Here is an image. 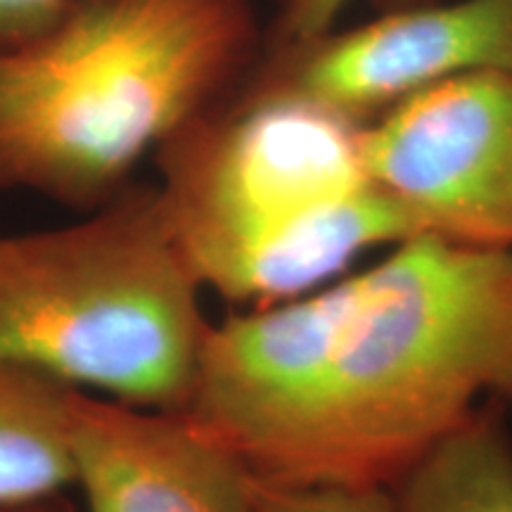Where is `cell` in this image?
Listing matches in <instances>:
<instances>
[{
    "label": "cell",
    "mask_w": 512,
    "mask_h": 512,
    "mask_svg": "<svg viewBox=\"0 0 512 512\" xmlns=\"http://www.w3.org/2000/svg\"><path fill=\"white\" fill-rule=\"evenodd\" d=\"M489 403L512 418V249L411 235L211 323L183 413L259 482L389 489Z\"/></svg>",
    "instance_id": "6da1fadb"
},
{
    "label": "cell",
    "mask_w": 512,
    "mask_h": 512,
    "mask_svg": "<svg viewBox=\"0 0 512 512\" xmlns=\"http://www.w3.org/2000/svg\"><path fill=\"white\" fill-rule=\"evenodd\" d=\"M266 46L254 0H72L0 50V190L93 211L228 100Z\"/></svg>",
    "instance_id": "7a4b0ae2"
},
{
    "label": "cell",
    "mask_w": 512,
    "mask_h": 512,
    "mask_svg": "<svg viewBox=\"0 0 512 512\" xmlns=\"http://www.w3.org/2000/svg\"><path fill=\"white\" fill-rule=\"evenodd\" d=\"M361 136L311 102L230 95L166 138L155 185L202 292L242 309L287 302L415 235L370 181Z\"/></svg>",
    "instance_id": "3957f363"
},
{
    "label": "cell",
    "mask_w": 512,
    "mask_h": 512,
    "mask_svg": "<svg viewBox=\"0 0 512 512\" xmlns=\"http://www.w3.org/2000/svg\"><path fill=\"white\" fill-rule=\"evenodd\" d=\"M209 328L157 185H128L64 226L0 235V361L178 411Z\"/></svg>",
    "instance_id": "277c9868"
},
{
    "label": "cell",
    "mask_w": 512,
    "mask_h": 512,
    "mask_svg": "<svg viewBox=\"0 0 512 512\" xmlns=\"http://www.w3.org/2000/svg\"><path fill=\"white\" fill-rule=\"evenodd\" d=\"M479 72H512V0H425L264 46L233 95L304 100L366 126L427 88Z\"/></svg>",
    "instance_id": "5b68a950"
},
{
    "label": "cell",
    "mask_w": 512,
    "mask_h": 512,
    "mask_svg": "<svg viewBox=\"0 0 512 512\" xmlns=\"http://www.w3.org/2000/svg\"><path fill=\"white\" fill-rule=\"evenodd\" d=\"M361 143L415 235L512 249V72L427 88L363 126Z\"/></svg>",
    "instance_id": "8992f818"
},
{
    "label": "cell",
    "mask_w": 512,
    "mask_h": 512,
    "mask_svg": "<svg viewBox=\"0 0 512 512\" xmlns=\"http://www.w3.org/2000/svg\"><path fill=\"white\" fill-rule=\"evenodd\" d=\"M83 512H256L254 477L178 411L69 394Z\"/></svg>",
    "instance_id": "52a82bcc"
},
{
    "label": "cell",
    "mask_w": 512,
    "mask_h": 512,
    "mask_svg": "<svg viewBox=\"0 0 512 512\" xmlns=\"http://www.w3.org/2000/svg\"><path fill=\"white\" fill-rule=\"evenodd\" d=\"M510 415L482 406L389 486L394 512H512Z\"/></svg>",
    "instance_id": "ba28073f"
},
{
    "label": "cell",
    "mask_w": 512,
    "mask_h": 512,
    "mask_svg": "<svg viewBox=\"0 0 512 512\" xmlns=\"http://www.w3.org/2000/svg\"><path fill=\"white\" fill-rule=\"evenodd\" d=\"M72 387L0 361V505L64 496L74 486Z\"/></svg>",
    "instance_id": "9c48e42d"
},
{
    "label": "cell",
    "mask_w": 512,
    "mask_h": 512,
    "mask_svg": "<svg viewBox=\"0 0 512 512\" xmlns=\"http://www.w3.org/2000/svg\"><path fill=\"white\" fill-rule=\"evenodd\" d=\"M256 512H394L389 489L287 486L254 479Z\"/></svg>",
    "instance_id": "30bf717a"
},
{
    "label": "cell",
    "mask_w": 512,
    "mask_h": 512,
    "mask_svg": "<svg viewBox=\"0 0 512 512\" xmlns=\"http://www.w3.org/2000/svg\"><path fill=\"white\" fill-rule=\"evenodd\" d=\"M354 0H280L273 22L266 27V46L304 41L337 27L339 17L347 12ZM384 10L403 5L425 3V0H377Z\"/></svg>",
    "instance_id": "8fae6325"
},
{
    "label": "cell",
    "mask_w": 512,
    "mask_h": 512,
    "mask_svg": "<svg viewBox=\"0 0 512 512\" xmlns=\"http://www.w3.org/2000/svg\"><path fill=\"white\" fill-rule=\"evenodd\" d=\"M72 0H0V50H10L53 27Z\"/></svg>",
    "instance_id": "7c38bea8"
},
{
    "label": "cell",
    "mask_w": 512,
    "mask_h": 512,
    "mask_svg": "<svg viewBox=\"0 0 512 512\" xmlns=\"http://www.w3.org/2000/svg\"><path fill=\"white\" fill-rule=\"evenodd\" d=\"M0 512H79L64 496L48 498V501L27 505H0Z\"/></svg>",
    "instance_id": "4fadbf2b"
}]
</instances>
